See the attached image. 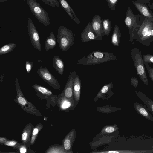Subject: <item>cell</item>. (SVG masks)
Returning <instances> with one entry per match:
<instances>
[{
  "label": "cell",
  "mask_w": 153,
  "mask_h": 153,
  "mask_svg": "<svg viewBox=\"0 0 153 153\" xmlns=\"http://www.w3.org/2000/svg\"><path fill=\"white\" fill-rule=\"evenodd\" d=\"M136 40L146 46L151 45L153 42V19L145 17L137 31Z\"/></svg>",
  "instance_id": "cell-1"
},
{
  "label": "cell",
  "mask_w": 153,
  "mask_h": 153,
  "mask_svg": "<svg viewBox=\"0 0 153 153\" xmlns=\"http://www.w3.org/2000/svg\"><path fill=\"white\" fill-rule=\"evenodd\" d=\"M117 60L113 53L100 51H94L78 60L77 64L90 65L111 61Z\"/></svg>",
  "instance_id": "cell-2"
},
{
  "label": "cell",
  "mask_w": 153,
  "mask_h": 153,
  "mask_svg": "<svg viewBox=\"0 0 153 153\" xmlns=\"http://www.w3.org/2000/svg\"><path fill=\"white\" fill-rule=\"evenodd\" d=\"M145 17L142 15H135L130 7L126 11L125 23L128 27L129 34V41L132 42L136 40L137 31Z\"/></svg>",
  "instance_id": "cell-3"
},
{
  "label": "cell",
  "mask_w": 153,
  "mask_h": 153,
  "mask_svg": "<svg viewBox=\"0 0 153 153\" xmlns=\"http://www.w3.org/2000/svg\"><path fill=\"white\" fill-rule=\"evenodd\" d=\"M16 95L14 102L17 104L25 111L35 115L37 117L42 116V114L35 106L28 101L22 93L18 79L17 78L15 81Z\"/></svg>",
  "instance_id": "cell-4"
},
{
  "label": "cell",
  "mask_w": 153,
  "mask_h": 153,
  "mask_svg": "<svg viewBox=\"0 0 153 153\" xmlns=\"http://www.w3.org/2000/svg\"><path fill=\"white\" fill-rule=\"evenodd\" d=\"M131 55L137 75L143 83L148 85V80L141 51L137 48H133L131 49Z\"/></svg>",
  "instance_id": "cell-5"
},
{
  "label": "cell",
  "mask_w": 153,
  "mask_h": 153,
  "mask_svg": "<svg viewBox=\"0 0 153 153\" xmlns=\"http://www.w3.org/2000/svg\"><path fill=\"white\" fill-rule=\"evenodd\" d=\"M57 42L59 48L63 52L68 50L74 44V36L72 32L63 26L57 30Z\"/></svg>",
  "instance_id": "cell-6"
},
{
  "label": "cell",
  "mask_w": 153,
  "mask_h": 153,
  "mask_svg": "<svg viewBox=\"0 0 153 153\" xmlns=\"http://www.w3.org/2000/svg\"><path fill=\"white\" fill-rule=\"evenodd\" d=\"M30 10L38 21L45 25L51 24L48 14L36 0H26Z\"/></svg>",
  "instance_id": "cell-7"
},
{
  "label": "cell",
  "mask_w": 153,
  "mask_h": 153,
  "mask_svg": "<svg viewBox=\"0 0 153 153\" xmlns=\"http://www.w3.org/2000/svg\"><path fill=\"white\" fill-rule=\"evenodd\" d=\"M32 87L39 98L46 100V106L48 108L51 106L54 107L56 105L55 100L58 95L53 94L51 90L46 87L37 84L33 85Z\"/></svg>",
  "instance_id": "cell-8"
},
{
  "label": "cell",
  "mask_w": 153,
  "mask_h": 153,
  "mask_svg": "<svg viewBox=\"0 0 153 153\" xmlns=\"http://www.w3.org/2000/svg\"><path fill=\"white\" fill-rule=\"evenodd\" d=\"M28 33L30 42L34 48L39 51L42 50L39 33L30 17L28 18L27 25Z\"/></svg>",
  "instance_id": "cell-9"
},
{
  "label": "cell",
  "mask_w": 153,
  "mask_h": 153,
  "mask_svg": "<svg viewBox=\"0 0 153 153\" xmlns=\"http://www.w3.org/2000/svg\"><path fill=\"white\" fill-rule=\"evenodd\" d=\"M37 73L40 77L54 89L59 90L60 86L57 79L45 67L41 66L37 70Z\"/></svg>",
  "instance_id": "cell-10"
},
{
  "label": "cell",
  "mask_w": 153,
  "mask_h": 153,
  "mask_svg": "<svg viewBox=\"0 0 153 153\" xmlns=\"http://www.w3.org/2000/svg\"><path fill=\"white\" fill-rule=\"evenodd\" d=\"M103 36L97 35L93 31L91 22H89L86 26L81 35L82 42H85L92 40H102Z\"/></svg>",
  "instance_id": "cell-11"
},
{
  "label": "cell",
  "mask_w": 153,
  "mask_h": 153,
  "mask_svg": "<svg viewBox=\"0 0 153 153\" xmlns=\"http://www.w3.org/2000/svg\"><path fill=\"white\" fill-rule=\"evenodd\" d=\"M76 74V72L74 71L70 72L63 90L59 95L64 96L68 98L73 99V83Z\"/></svg>",
  "instance_id": "cell-12"
},
{
  "label": "cell",
  "mask_w": 153,
  "mask_h": 153,
  "mask_svg": "<svg viewBox=\"0 0 153 153\" xmlns=\"http://www.w3.org/2000/svg\"><path fill=\"white\" fill-rule=\"evenodd\" d=\"M73 99L66 97L64 96L58 95L55 100V103L59 110L67 111L70 110L73 106Z\"/></svg>",
  "instance_id": "cell-13"
},
{
  "label": "cell",
  "mask_w": 153,
  "mask_h": 153,
  "mask_svg": "<svg viewBox=\"0 0 153 153\" xmlns=\"http://www.w3.org/2000/svg\"><path fill=\"white\" fill-rule=\"evenodd\" d=\"M91 26L93 31L97 36H103L105 35L102 26V19L99 15H96L93 17Z\"/></svg>",
  "instance_id": "cell-14"
},
{
  "label": "cell",
  "mask_w": 153,
  "mask_h": 153,
  "mask_svg": "<svg viewBox=\"0 0 153 153\" xmlns=\"http://www.w3.org/2000/svg\"><path fill=\"white\" fill-rule=\"evenodd\" d=\"M31 123L27 124L23 129L21 134L22 143L27 146L30 145V139L32 131L34 127Z\"/></svg>",
  "instance_id": "cell-15"
},
{
  "label": "cell",
  "mask_w": 153,
  "mask_h": 153,
  "mask_svg": "<svg viewBox=\"0 0 153 153\" xmlns=\"http://www.w3.org/2000/svg\"><path fill=\"white\" fill-rule=\"evenodd\" d=\"M132 3L137 10L145 17L153 19V13L146 4L140 3L137 0L133 1Z\"/></svg>",
  "instance_id": "cell-16"
},
{
  "label": "cell",
  "mask_w": 153,
  "mask_h": 153,
  "mask_svg": "<svg viewBox=\"0 0 153 153\" xmlns=\"http://www.w3.org/2000/svg\"><path fill=\"white\" fill-rule=\"evenodd\" d=\"M76 131L74 129L71 130L65 137L62 140V144L65 149L70 152L73 144L75 135Z\"/></svg>",
  "instance_id": "cell-17"
},
{
  "label": "cell",
  "mask_w": 153,
  "mask_h": 153,
  "mask_svg": "<svg viewBox=\"0 0 153 153\" xmlns=\"http://www.w3.org/2000/svg\"><path fill=\"white\" fill-rule=\"evenodd\" d=\"M62 8L71 19L77 24H80V22L76 16L74 10L72 8L68 3L66 0H58Z\"/></svg>",
  "instance_id": "cell-18"
},
{
  "label": "cell",
  "mask_w": 153,
  "mask_h": 153,
  "mask_svg": "<svg viewBox=\"0 0 153 153\" xmlns=\"http://www.w3.org/2000/svg\"><path fill=\"white\" fill-rule=\"evenodd\" d=\"M81 87V80L78 75L75 76L73 85V96L76 102L79 100Z\"/></svg>",
  "instance_id": "cell-19"
},
{
  "label": "cell",
  "mask_w": 153,
  "mask_h": 153,
  "mask_svg": "<svg viewBox=\"0 0 153 153\" xmlns=\"http://www.w3.org/2000/svg\"><path fill=\"white\" fill-rule=\"evenodd\" d=\"M53 66L55 70L61 75H62L64 70L65 65L62 60L58 56L54 55L53 61Z\"/></svg>",
  "instance_id": "cell-20"
},
{
  "label": "cell",
  "mask_w": 153,
  "mask_h": 153,
  "mask_svg": "<svg viewBox=\"0 0 153 153\" xmlns=\"http://www.w3.org/2000/svg\"><path fill=\"white\" fill-rule=\"evenodd\" d=\"M56 41L53 32H51L49 36L46 38L45 42V48L48 51L50 49H53L56 47Z\"/></svg>",
  "instance_id": "cell-21"
},
{
  "label": "cell",
  "mask_w": 153,
  "mask_h": 153,
  "mask_svg": "<svg viewBox=\"0 0 153 153\" xmlns=\"http://www.w3.org/2000/svg\"><path fill=\"white\" fill-rule=\"evenodd\" d=\"M121 38V33L119 28L117 24L114 27L112 33L111 42L114 46L118 47L120 44Z\"/></svg>",
  "instance_id": "cell-22"
},
{
  "label": "cell",
  "mask_w": 153,
  "mask_h": 153,
  "mask_svg": "<svg viewBox=\"0 0 153 153\" xmlns=\"http://www.w3.org/2000/svg\"><path fill=\"white\" fill-rule=\"evenodd\" d=\"M45 153H69L66 150L63 145L54 144L50 146L45 152Z\"/></svg>",
  "instance_id": "cell-23"
},
{
  "label": "cell",
  "mask_w": 153,
  "mask_h": 153,
  "mask_svg": "<svg viewBox=\"0 0 153 153\" xmlns=\"http://www.w3.org/2000/svg\"><path fill=\"white\" fill-rule=\"evenodd\" d=\"M43 125L40 123H38L34 128L31 136L30 145H33L36 142L39 131L43 128Z\"/></svg>",
  "instance_id": "cell-24"
},
{
  "label": "cell",
  "mask_w": 153,
  "mask_h": 153,
  "mask_svg": "<svg viewBox=\"0 0 153 153\" xmlns=\"http://www.w3.org/2000/svg\"><path fill=\"white\" fill-rule=\"evenodd\" d=\"M16 149L18 153H36V151L31 149L26 145L22 143H18L13 148Z\"/></svg>",
  "instance_id": "cell-25"
},
{
  "label": "cell",
  "mask_w": 153,
  "mask_h": 153,
  "mask_svg": "<svg viewBox=\"0 0 153 153\" xmlns=\"http://www.w3.org/2000/svg\"><path fill=\"white\" fill-rule=\"evenodd\" d=\"M16 47V44L14 43L6 44L0 48V55L5 54L12 51Z\"/></svg>",
  "instance_id": "cell-26"
},
{
  "label": "cell",
  "mask_w": 153,
  "mask_h": 153,
  "mask_svg": "<svg viewBox=\"0 0 153 153\" xmlns=\"http://www.w3.org/2000/svg\"><path fill=\"white\" fill-rule=\"evenodd\" d=\"M102 26L105 35L108 36L111 29V23L108 19H102Z\"/></svg>",
  "instance_id": "cell-27"
},
{
  "label": "cell",
  "mask_w": 153,
  "mask_h": 153,
  "mask_svg": "<svg viewBox=\"0 0 153 153\" xmlns=\"http://www.w3.org/2000/svg\"><path fill=\"white\" fill-rule=\"evenodd\" d=\"M117 128L116 125L107 126L102 129L101 134H105L112 133L117 130Z\"/></svg>",
  "instance_id": "cell-28"
},
{
  "label": "cell",
  "mask_w": 153,
  "mask_h": 153,
  "mask_svg": "<svg viewBox=\"0 0 153 153\" xmlns=\"http://www.w3.org/2000/svg\"><path fill=\"white\" fill-rule=\"evenodd\" d=\"M112 87L113 84L112 82H111L108 84H105L99 91L97 94V96L99 97L103 94L106 93L110 90Z\"/></svg>",
  "instance_id": "cell-29"
},
{
  "label": "cell",
  "mask_w": 153,
  "mask_h": 153,
  "mask_svg": "<svg viewBox=\"0 0 153 153\" xmlns=\"http://www.w3.org/2000/svg\"><path fill=\"white\" fill-rule=\"evenodd\" d=\"M45 4H46L51 7H58L59 6V2L58 0H41Z\"/></svg>",
  "instance_id": "cell-30"
},
{
  "label": "cell",
  "mask_w": 153,
  "mask_h": 153,
  "mask_svg": "<svg viewBox=\"0 0 153 153\" xmlns=\"http://www.w3.org/2000/svg\"><path fill=\"white\" fill-rule=\"evenodd\" d=\"M150 79L153 82V67L150 66L148 63L144 61Z\"/></svg>",
  "instance_id": "cell-31"
},
{
  "label": "cell",
  "mask_w": 153,
  "mask_h": 153,
  "mask_svg": "<svg viewBox=\"0 0 153 153\" xmlns=\"http://www.w3.org/2000/svg\"><path fill=\"white\" fill-rule=\"evenodd\" d=\"M143 61L148 63L153 64V55L150 54L144 55L143 56Z\"/></svg>",
  "instance_id": "cell-32"
},
{
  "label": "cell",
  "mask_w": 153,
  "mask_h": 153,
  "mask_svg": "<svg viewBox=\"0 0 153 153\" xmlns=\"http://www.w3.org/2000/svg\"><path fill=\"white\" fill-rule=\"evenodd\" d=\"M109 7L112 10H114L118 0H106Z\"/></svg>",
  "instance_id": "cell-33"
},
{
  "label": "cell",
  "mask_w": 153,
  "mask_h": 153,
  "mask_svg": "<svg viewBox=\"0 0 153 153\" xmlns=\"http://www.w3.org/2000/svg\"><path fill=\"white\" fill-rule=\"evenodd\" d=\"M19 143L18 141L13 139L9 140L4 143L3 145L11 146L13 148L16 146Z\"/></svg>",
  "instance_id": "cell-34"
},
{
  "label": "cell",
  "mask_w": 153,
  "mask_h": 153,
  "mask_svg": "<svg viewBox=\"0 0 153 153\" xmlns=\"http://www.w3.org/2000/svg\"><path fill=\"white\" fill-rule=\"evenodd\" d=\"M33 62L32 61L30 62L27 61L25 62V68L27 74L29 73L31 71L33 66Z\"/></svg>",
  "instance_id": "cell-35"
},
{
  "label": "cell",
  "mask_w": 153,
  "mask_h": 153,
  "mask_svg": "<svg viewBox=\"0 0 153 153\" xmlns=\"http://www.w3.org/2000/svg\"><path fill=\"white\" fill-rule=\"evenodd\" d=\"M131 82L132 85L137 87L138 83V80L135 77H132L131 79Z\"/></svg>",
  "instance_id": "cell-36"
},
{
  "label": "cell",
  "mask_w": 153,
  "mask_h": 153,
  "mask_svg": "<svg viewBox=\"0 0 153 153\" xmlns=\"http://www.w3.org/2000/svg\"><path fill=\"white\" fill-rule=\"evenodd\" d=\"M139 112L144 116H147L148 115V113L143 108H140L139 110Z\"/></svg>",
  "instance_id": "cell-37"
},
{
  "label": "cell",
  "mask_w": 153,
  "mask_h": 153,
  "mask_svg": "<svg viewBox=\"0 0 153 153\" xmlns=\"http://www.w3.org/2000/svg\"><path fill=\"white\" fill-rule=\"evenodd\" d=\"M8 140V139L4 137H0V143L1 145H3Z\"/></svg>",
  "instance_id": "cell-38"
},
{
  "label": "cell",
  "mask_w": 153,
  "mask_h": 153,
  "mask_svg": "<svg viewBox=\"0 0 153 153\" xmlns=\"http://www.w3.org/2000/svg\"><path fill=\"white\" fill-rule=\"evenodd\" d=\"M139 2L144 3L145 4H149L150 3V2L153 1V0H137Z\"/></svg>",
  "instance_id": "cell-39"
},
{
  "label": "cell",
  "mask_w": 153,
  "mask_h": 153,
  "mask_svg": "<svg viewBox=\"0 0 153 153\" xmlns=\"http://www.w3.org/2000/svg\"><path fill=\"white\" fill-rule=\"evenodd\" d=\"M148 6L150 9L153 10V3H150L148 4Z\"/></svg>",
  "instance_id": "cell-40"
},
{
  "label": "cell",
  "mask_w": 153,
  "mask_h": 153,
  "mask_svg": "<svg viewBox=\"0 0 153 153\" xmlns=\"http://www.w3.org/2000/svg\"><path fill=\"white\" fill-rule=\"evenodd\" d=\"M4 79V75H1L0 76V81L1 84L3 80Z\"/></svg>",
  "instance_id": "cell-41"
},
{
  "label": "cell",
  "mask_w": 153,
  "mask_h": 153,
  "mask_svg": "<svg viewBox=\"0 0 153 153\" xmlns=\"http://www.w3.org/2000/svg\"><path fill=\"white\" fill-rule=\"evenodd\" d=\"M8 0H0V2L3 3L6 1H8Z\"/></svg>",
  "instance_id": "cell-42"
},
{
  "label": "cell",
  "mask_w": 153,
  "mask_h": 153,
  "mask_svg": "<svg viewBox=\"0 0 153 153\" xmlns=\"http://www.w3.org/2000/svg\"><path fill=\"white\" fill-rule=\"evenodd\" d=\"M151 108H152V110L153 111V105H152V106Z\"/></svg>",
  "instance_id": "cell-43"
}]
</instances>
